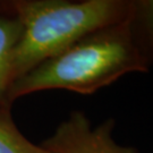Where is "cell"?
<instances>
[{
  "label": "cell",
  "instance_id": "1",
  "mask_svg": "<svg viewBox=\"0 0 153 153\" xmlns=\"http://www.w3.org/2000/svg\"><path fill=\"white\" fill-rule=\"evenodd\" d=\"M131 15L94 31L15 79L7 99L44 90L92 94L124 75L149 71L153 60L138 39Z\"/></svg>",
  "mask_w": 153,
  "mask_h": 153
},
{
  "label": "cell",
  "instance_id": "2",
  "mask_svg": "<svg viewBox=\"0 0 153 153\" xmlns=\"http://www.w3.org/2000/svg\"><path fill=\"white\" fill-rule=\"evenodd\" d=\"M15 7L23 32L14 53L13 82L94 31L131 16L134 0H30Z\"/></svg>",
  "mask_w": 153,
  "mask_h": 153
},
{
  "label": "cell",
  "instance_id": "3",
  "mask_svg": "<svg viewBox=\"0 0 153 153\" xmlns=\"http://www.w3.org/2000/svg\"><path fill=\"white\" fill-rule=\"evenodd\" d=\"M114 127L115 120L111 118L92 127L83 112L74 111L42 142L41 148L48 153H138L136 149L116 142Z\"/></svg>",
  "mask_w": 153,
  "mask_h": 153
},
{
  "label": "cell",
  "instance_id": "4",
  "mask_svg": "<svg viewBox=\"0 0 153 153\" xmlns=\"http://www.w3.org/2000/svg\"><path fill=\"white\" fill-rule=\"evenodd\" d=\"M23 25L15 18L0 16V99L5 97L13 78V60L18 41L22 36Z\"/></svg>",
  "mask_w": 153,
  "mask_h": 153
},
{
  "label": "cell",
  "instance_id": "5",
  "mask_svg": "<svg viewBox=\"0 0 153 153\" xmlns=\"http://www.w3.org/2000/svg\"><path fill=\"white\" fill-rule=\"evenodd\" d=\"M131 22L141 43L153 60V0H134Z\"/></svg>",
  "mask_w": 153,
  "mask_h": 153
},
{
  "label": "cell",
  "instance_id": "6",
  "mask_svg": "<svg viewBox=\"0 0 153 153\" xmlns=\"http://www.w3.org/2000/svg\"><path fill=\"white\" fill-rule=\"evenodd\" d=\"M0 153H48L26 140L9 121L0 118Z\"/></svg>",
  "mask_w": 153,
  "mask_h": 153
}]
</instances>
